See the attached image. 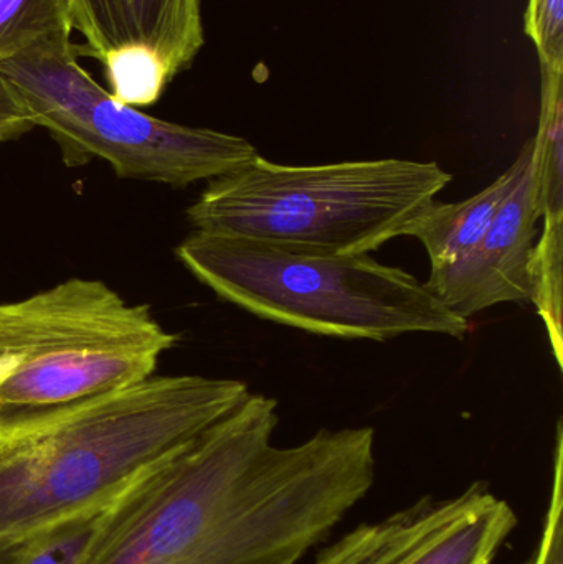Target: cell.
Listing matches in <instances>:
<instances>
[{
  "mask_svg": "<svg viewBox=\"0 0 563 564\" xmlns=\"http://www.w3.org/2000/svg\"><path fill=\"white\" fill-rule=\"evenodd\" d=\"M278 401L248 397L109 507L78 564H271L324 542L376 482V431L277 447Z\"/></svg>",
  "mask_w": 563,
  "mask_h": 564,
  "instance_id": "1",
  "label": "cell"
},
{
  "mask_svg": "<svg viewBox=\"0 0 563 564\" xmlns=\"http://www.w3.org/2000/svg\"><path fill=\"white\" fill-rule=\"evenodd\" d=\"M248 393L240 380L154 375L78 406L0 423V560L105 513Z\"/></svg>",
  "mask_w": 563,
  "mask_h": 564,
  "instance_id": "2",
  "label": "cell"
},
{
  "mask_svg": "<svg viewBox=\"0 0 563 564\" xmlns=\"http://www.w3.org/2000/svg\"><path fill=\"white\" fill-rule=\"evenodd\" d=\"M178 261L221 301L263 321L344 340L472 330L426 282L369 254H331L194 231Z\"/></svg>",
  "mask_w": 563,
  "mask_h": 564,
  "instance_id": "3",
  "label": "cell"
},
{
  "mask_svg": "<svg viewBox=\"0 0 563 564\" xmlns=\"http://www.w3.org/2000/svg\"><path fill=\"white\" fill-rule=\"evenodd\" d=\"M436 162L373 159L284 165L260 154L187 208L194 231L291 250L369 254L452 184Z\"/></svg>",
  "mask_w": 563,
  "mask_h": 564,
  "instance_id": "4",
  "label": "cell"
},
{
  "mask_svg": "<svg viewBox=\"0 0 563 564\" xmlns=\"http://www.w3.org/2000/svg\"><path fill=\"white\" fill-rule=\"evenodd\" d=\"M177 344L145 304L72 278L0 304V423L118 393L154 377Z\"/></svg>",
  "mask_w": 563,
  "mask_h": 564,
  "instance_id": "5",
  "label": "cell"
},
{
  "mask_svg": "<svg viewBox=\"0 0 563 564\" xmlns=\"http://www.w3.org/2000/svg\"><path fill=\"white\" fill-rule=\"evenodd\" d=\"M72 39L50 40L0 62V75L68 167L93 159L118 177L184 188L240 171L258 155L240 135L152 118L116 99L78 63Z\"/></svg>",
  "mask_w": 563,
  "mask_h": 564,
  "instance_id": "6",
  "label": "cell"
},
{
  "mask_svg": "<svg viewBox=\"0 0 563 564\" xmlns=\"http://www.w3.org/2000/svg\"><path fill=\"white\" fill-rule=\"evenodd\" d=\"M518 527L515 509L488 484L458 496H426L377 522L360 523L314 564H491Z\"/></svg>",
  "mask_w": 563,
  "mask_h": 564,
  "instance_id": "7",
  "label": "cell"
},
{
  "mask_svg": "<svg viewBox=\"0 0 563 564\" xmlns=\"http://www.w3.org/2000/svg\"><path fill=\"white\" fill-rule=\"evenodd\" d=\"M73 29L102 63L109 93L151 106L205 45L202 0H68Z\"/></svg>",
  "mask_w": 563,
  "mask_h": 564,
  "instance_id": "8",
  "label": "cell"
},
{
  "mask_svg": "<svg viewBox=\"0 0 563 564\" xmlns=\"http://www.w3.org/2000/svg\"><path fill=\"white\" fill-rule=\"evenodd\" d=\"M541 220L534 152L475 250L452 267L430 270L426 285L459 317L508 302L531 301V260Z\"/></svg>",
  "mask_w": 563,
  "mask_h": 564,
  "instance_id": "9",
  "label": "cell"
},
{
  "mask_svg": "<svg viewBox=\"0 0 563 564\" xmlns=\"http://www.w3.org/2000/svg\"><path fill=\"white\" fill-rule=\"evenodd\" d=\"M534 152L528 141L515 164L478 194L455 204L432 200L405 225L402 237L416 238L425 247L432 270L452 267L468 257L491 227L496 214L515 188Z\"/></svg>",
  "mask_w": 563,
  "mask_h": 564,
  "instance_id": "10",
  "label": "cell"
},
{
  "mask_svg": "<svg viewBox=\"0 0 563 564\" xmlns=\"http://www.w3.org/2000/svg\"><path fill=\"white\" fill-rule=\"evenodd\" d=\"M73 30L68 0H0V62Z\"/></svg>",
  "mask_w": 563,
  "mask_h": 564,
  "instance_id": "11",
  "label": "cell"
},
{
  "mask_svg": "<svg viewBox=\"0 0 563 564\" xmlns=\"http://www.w3.org/2000/svg\"><path fill=\"white\" fill-rule=\"evenodd\" d=\"M101 516L55 530L10 553L0 560V564H78L98 529Z\"/></svg>",
  "mask_w": 563,
  "mask_h": 564,
  "instance_id": "12",
  "label": "cell"
},
{
  "mask_svg": "<svg viewBox=\"0 0 563 564\" xmlns=\"http://www.w3.org/2000/svg\"><path fill=\"white\" fill-rule=\"evenodd\" d=\"M524 32L541 66L563 69V0H529Z\"/></svg>",
  "mask_w": 563,
  "mask_h": 564,
  "instance_id": "13",
  "label": "cell"
},
{
  "mask_svg": "<svg viewBox=\"0 0 563 564\" xmlns=\"http://www.w3.org/2000/svg\"><path fill=\"white\" fill-rule=\"evenodd\" d=\"M524 564H563V437L562 424L555 440L551 497L539 545Z\"/></svg>",
  "mask_w": 563,
  "mask_h": 564,
  "instance_id": "14",
  "label": "cell"
},
{
  "mask_svg": "<svg viewBox=\"0 0 563 564\" xmlns=\"http://www.w3.org/2000/svg\"><path fill=\"white\" fill-rule=\"evenodd\" d=\"M32 118L12 86L0 75V142L13 141L33 131Z\"/></svg>",
  "mask_w": 563,
  "mask_h": 564,
  "instance_id": "15",
  "label": "cell"
},
{
  "mask_svg": "<svg viewBox=\"0 0 563 564\" xmlns=\"http://www.w3.org/2000/svg\"><path fill=\"white\" fill-rule=\"evenodd\" d=\"M301 558H303V556H300V555L286 556V558L278 560V562H274L271 564H297V562H300Z\"/></svg>",
  "mask_w": 563,
  "mask_h": 564,
  "instance_id": "16",
  "label": "cell"
}]
</instances>
